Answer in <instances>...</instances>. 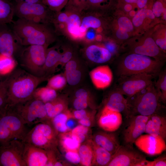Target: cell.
Listing matches in <instances>:
<instances>
[{"label": "cell", "instance_id": "cell-1", "mask_svg": "<svg viewBox=\"0 0 166 166\" xmlns=\"http://www.w3.org/2000/svg\"><path fill=\"white\" fill-rule=\"evenodd\" d=\"M22 69L14 70L6 80L8 107H12L32 97L38 85L44 80Z\"/></svg>", "mask_w": 166, "mask_h": 166}, {"label": "cell", "instance_id": "cell-2", "mask_svg": "<svg viewBox=\"0 0 166 166\" xmlns=\"http://www.w3.org/2000/svg\"><path fill=\"white\" fill-rule=\"evenodd\" d=\"M12 29L22 45H49L55 41L57 34L50 24L18 18L13 21Z\"/></svg>", "mask_w": 166, "mask_h": 166}, {"label": "cell", "instance_id": "cell-3", "mask_svg": "<svg viewBox=\"0 0 166 166\" xmlns=\"http://www.w3.org/2000/svg\"><path fill=\"white\" fill-rule=\"evenodd\" d=\"M164 63L146 56L126 53L117 64V73L119 77L143 73L157 76Z\"/></svg>", "mask_w": 166, "mask_h": 166}, {"label": "cell", "instance_id": "cell-4", "mask_svg": "<svg viewBox=\"0 0 166 166\" xmlns=\"http://www.w3.org/2000/svg\"><path fill=\"white\" fill-rule=\"evenodd\" d=\"M127 99L130 117L136 115L150 116L158 113L161 106L160 95L155 88L154 82Z\"/></svg>", "mask_w": 166, "mask_h": 166}, {"label": "cell", "instance_id": "cell-5", "mask_svg": "<svg viewBox=\"0 0 166 166\" xmlns=\"http://www.w3.org/2000/svg\"><path fill=\"white\" fill-rule=\"evenodd\" d=\"M30 128L8 107L0 116V145L14 140L23 141Z\"/></svg>", "mask_w": 166, "mask_h": 166}, {"label": "cell", "instance_id": "cell-6", "mask_svg": "<svg viewBox=\"0 0 166 166\" xmlns=\"http://www.w3.org/2000/svg\"><path fill=\"white\" fill-rule=\"evenodd\" d=\"M121 48L127 53H133L148 56L159 61H165L166 53L156 45L150 30L139 35L131 37L124 42Z\"/></svg>", "mask_w": 166, "mask_h": 166}, {"label": "cell", "instance_id": "cell-7", "mask_svg": "<svg viewBox=\"0 0 166 166\" xmlns=\"http://www.w3.org/2000/svg\"><path fill=\"white\" fill-rule=\"evenodd\" d=\"M57 134L53 126L46 121L31 128L22 141L46 151L54 149L57 143Z\"/></svg>", "mask_w": 166, "mask_h": 166}, {"label": "cell", "instance_id": "cell-8", "mask_svg": "<svg viewBox=\"0 0 166 166\" xmlns=\"http://www.w3.org/2000/svg\"><path fill=\"white\" fill-rule=\"evenodd\" d=\"M14 1V14L18 18L46 24H53L55 14L42 3Z\"/></svg>", "mask_w": 166, "mask_h": 166}, {"label": "cell", "instance_id": "cell-9", "mask_svg": "<svg viewBox=\"0 0 166 166\" xmlns=\"http://www.w3.org/2000/svg\"><path fill=\"white\" fill-rule=\"evenodd\" d=\"M11 108L29 127L49 120L45 104L33 97L18 103Z\"/></svg>", "mask_w": 166, "mask_h": 166}, {"label": "cell", "instance_id": "cell-10", "mask_svg": "<svg viewBox=\"0 0 166 166\" xmlns=\"http://www.w3.org/2000/svg\"><path fill=\"white\" fill-rule=\"evenodd\" d=\"M48 46L31 45L22 49L20 54L22 64L31 73L42 77Z\"/></svg>", "mask_w": 166, "mask_h": 166}, {"label": "cell", "instance_id": "cell-11", "mask_svg": "<svg viewBox=\"0 0 166 166\" xmlns=\"http://www.w3.org/2000/svg\"><path fill=\"white\" fill-rule=\"evenodd\" d=\"M155 76L146 73L120 76L116 89L128 97H130L153 83Z\"/></svg>", "mask_w": 166, "mask_h": 166}, {"label": "cell", "instance_id": "cell-12", "mask_svg": "<svg viewBox=\"0 0 166 166\" xmlns=\"http://www.w3.org/2000/svg\"><path fill=\"white\" fill-rule=\"evenodd\" d=\"M25 144L14 140L0 145V166H26L24 157Z\"/></svg>", "mask_w": 166, "mask_h": 166}, {"label": "cell", "instance_id": "cell-13", "mask_svg": "<svg viewBox=\"0 0 166 166\" xmlns=\"http://www.w3.org/2000/svg\"><path fill=\"white\" fill-rule=\"evenodd\" d=\"M145 156L133 147L120 145L107 166H144Z\"/></svg>", "mask_w": 166, "mask_h": 166}, {"label": "cell", "instance_id": "cell-14", "mask_svg": "<svg viewBox=\"0 0 166 166\" xmlns=\"http://www.w3.org/2000/svg\"><path fill=\"white\" fill-rule=\"evenodd\" d=\"M8 24H0V53L14 57L20 55L23 46Z\"/></svg>", "mask_w": 166, "mask_h": 166}, {"label": "cell", "instance_id": "cell-15", "mask_svg": "<svg viewBox=\"0 0 166 166\" xmlns=\"http://www.w3.org/2000/svg\"><path fill=\"white\" fill-rule=\"evenodd\" d=\"M150 116L136 115L128 118L129 121L123 132L125 145L133 147L136 140L145 132L146 124Z\"/></svg>", "mask_w": 166, "mask_h": 166}, {"label": "cell", "instance_id": "cell-16", "mask_svg": "<svg viewBox=\"0 0 166 166\" xmlns=\"http://www.w3.org/2000/svg\"><path fill=\"white\" fill-rule=\"evenodd\" d=\"M134 144L141 151L151 156L161 154L166 149L165 140L147 134L141 135Z\"/></svg>", "mask_w": 166, "mask_h": 166}, {"label": "cell", "instance_id": "cell-17", "mask_svg": "<svg viewBox=\"0 0 166 166\" xmlns=\"http://www.w3.org/2000/svg\"><path fill=\"white\" fill-rule=\"evenodd\" d=\"M152 6L138 10L131 19L134 29V36L142 34L160 23L152 11Z\"/></svg>", "mask_w": 166, "mask_h": 166}, {"label": "cell", "instance_id": "cell-18", "mask_svg": "<svg viewBox=\"0 0 166 166\" xmlns=\"http://www.w3.org/2000/svg\"><path fill=\"white\" fill-rule=\"evenodd\" d=\"M65 7L68 13V18L62 34H66L73 40L79 41L82 11L68 5Z\"/></svg>", "mask_w": 166, "mask_h": 166}, {"label": "cell", "instance_id": "cell-19", "mask_svg": "<svg viewBox=\"0 0 166 166\" xmlns=\"http://www.w3.org/2000/svg\"><path fill=\"white\" fill-rule=\"evenodd\" d=\"M122 121L121 113L110 110L104 106L98 119V124L105 131L113 132L119 128Z\"/></svg>", "mask_w": 166, "mask_h": 166}, {"label": "cell", "instance_id": "cell-20", "mask_svg": "<svg viewBox=\"0 0 166 166\" xmlns=\"http://www.w3.org/2000/svg\"><path fill=\"white\" fill-rule=\"evenodd\" d=\"M24 144V157L26 166H46L48 161L47 151Z\"/></svg>", "mask_w": 166, "mask_h": 166}, {"label": "cell", "instance_id": "cell-21", "mask_svg": "<svg viewBox=\"0 0 166 166\" xmlns=\"http://www.w3.org/2000/svg\"><path fill=\"white\" fill-rule=\"evenodd\" d=\"M92 82L98 89H104L109 87L113 79V74L109 66L103 65L93 69L90 73Z\"/></svg>", "mask_w": 166, "mask_h": 166}, {"label": "cell", "instance_id": "cell-22", "mask_svg": "<svg viewBox=\"0 0 166 166\" xmlns=\"http://www.w3.org/2000/svg\"><path fill=\"white\" fill-rule=\"evenodd\" d=\"M154 136H160L166 138V118L158 113L150 116L145 127V132Z\"/></svg>", "mask_w": 166, "mask_h": 166}, {"label": "cell", "instance_id": "cell-23", "mask_svg": "<svg viewBox=\"0 0 166 166\" xmlns=\"http://www.w3.org/2000/svg\"><path fill=\"white\" fill-rule=\"evenodd\" d=\"M124 95L116 89L109 94L105 106L110 110L123 113L128 118L130 115L129 105L127 98Z\"/></svg>", "mask_w": 166, "mask_h": 166}, {"label": "cell", "instance_id": "cell-24", "mask_svg": "<svg viewBox=\"0 0 166 166\" xmlns=\"http://www.w3.org/2000/svg\"><path fill=\"white\" fill-rule=\"evenodd\" d=\"M114 132H99L94 136L93 140L113 155L120 145L118 134Z\"/></svg>", "mask_w": 166, "mask_h": 166}, {"label": "cell", "instance_id": "cell-25", "mask_svg": "<svg viewBox=\"0 0 166 166\" xmlns=\"http://www.w3.org/2000/svg\"><path fill=\"white\" fill-rule=\"evenodd\" d=\"M85 53L89 60L98 64L108 62L113 56V54L105 46L94 44L87 47Z\"/></svg>", "mask_w": 166, "mask_h": 166}, {"label": "cell", "instance_id": "cell-26", "mask_svg": "<svg viewBox=\"0 0 166 166\" xmlns=\"http://www.w3.org/2000/svg\"><path fill=\"white\" fill-rule=\"evenodd\" d=\"M151 36L158 46L166 52V26L165 24L159 23L150 30Z\"/></svg>", "mask_w": 166, "mask_h": 166}, {"label": "cell", "instance_id": "cell-27", "mask_svg": "<svg viewBox=\"0 0 166 166\" xmlns=\"http://www.w3.org/2000/svg\"><path fill=\"white\" fill-rule=\"evenodd\" d=\"M14 14V0H0V24L13 22Z\"/></svg>", "mask_w": 166, "mask_h": 166}, {"label": "cell", "instance_id": "cell-28", "mask_svg": "<svg viewBox=\"0 0 166 166\" xmlns=\"http://www.w3.org/2000/svg\"><path fill=\"white\" fill-rule=\"evenodd\" d=\"M78 152L82 165L85 166L93 165L94 153L92 141L80 145Z\"/></svg>", "mask_w": 166, "mask_h": 166}, {"label": "cell", "instance_id": "cell-29", "mask_svg": "<svg viewBox=\"0 0 166 166\" xmlns=\"http://www.w3.org/2000/svg\"><path fill=\"white\" fill-rule=\"evenodd\" d=\"M61 53L53 47L47 49L45 62L43 69V74L45 72L53 71L59 65Z\"/></svg>", "mask_w": 166, "mask_h": 166}, {"label": "cell", "instance_id": "cell-30", "mask_svg": "<svg viewBox=\"0 0 166 166\" xmlns=\"http://www.w3.org/2000/svg\"><path fill=\"white\" fill-rule=\"evenodd\" d=\"M72 114L65 110L50 120L54 129L58 134L64 133L69 129L66 123L68 120L73 117Z\"/></svg>", "mask_w": 166, "mask_h": 166}, {"label": "cell", "instance_id": "cell-31", "mask_svg": "<svg viewBox=\"0 0 166 166\" xmlns=\"http://www.w3.org/2000/svg\"><path fill=\"white\" fill-rule=\"evenodd\" d=\"M47 117L49 120L66 110L64 100L57 96L52 101L45 103Z\"/></svg>", "mask_w": 166, "mask_h": 166}, {"label": "cell", "instance_id": "cell-32", "mask_svg": "<svg viewBox=\"0 0 166 166\" xmlns=\"http://www.w3.org/2000/svg\"><path fill=\"white\" fill-rule=\"evenodd\" d=\"M92 143L94 153L93 165L107 166L111 160L113 155L105 149L97 145L93 141H92Z\"/></svg>", "mask_w": 166, "mask_h": 166}, {"label": "cell", "instance_id": "cell-33", "mask_svg": "<svg viewBox=\"0 0 166 166\" xmlns=\"http://www.w3.org/2000/svg\"><path fill=\"white\" fill-rule=\"evenodd\" d=\"M56 90L47 86L37 88L32 97L40 100L45 104L50 101L57 97Z\"/></svg>", "mask_w": 166, "mask_h": 166}, {"label": "cell", "instance_id": "cell-34", "mask_svg": "<svg viewBox=\"0 0 166 166\" xmlns=\"http://www.w3.org/2000/svg\"><path fill=\"white\" fill-rule=\"evenodd\" d=\"M166 0H154L151 10L160 23L165 24L166 21Z\"/></svg>", "mask_w": 166, "mask_h": 166}, {"label": "cell", "instance_id": "cell-35", "mask_svg": "<svg viewBox=\"0 0 166 166\" xmlns=\"http://www.w3.org/2000/svg\"><path fill=\"white\" fill-rule=\"evenodd\" d=\"M16 65V61L13 57L0 53V76L10 73L14 70Z\"/></svg>", "mask_w": 166, "mask_h": 166}, {"label": "cell", "instance_id": "cell-36", "mask_svg": "<svg viewBox=\"0 0 166 166\" xmlns=\"http://www.w3.org/2000/svg\"><path fill=\"white\" fill-rule=\"evenodd\" d=\"M113 24L129 33L132 37L134 36V29L131 19L127 15H120Z\"/></svg>", "mask_w": 166, "mask_h": 166}, {"label": "cell", "instance_id": "cell-37", "mask_svg": "<svg viewBox=\"0 0 166 166\" xmlns=\"http://www.w3.org/2000/svg\"><path fill=\"white\" fill-rule=\"evenodd\" d=\"M59 138L61 145L66 151H78L81 144L73 139L69 133L60 134Z\"/></svg>", "mask_w": 166, "mask_h": 166}, {"label": "cell", "instance_id": "cell-38", "mask_svg": "<svg viewBox=\"0 0 166 166\" xmlns=\"http://www.w3.org/2000/svg\"><path fill=\"white\" fill-rule=\"evenodd\" d=\"M114 2V0H88L84 10H104L111 7Z\"/></svg>", "mask_w": 166, "mask_h": 166}, {"label": "cell", "instance_id": "cell-39", "mask_svg": "<svg viewBox=\"0 0 166 166\" xmlns=\"http://www.w3.org/2000/svg\"><path fill=\"white\" fill-rule=\"evenodd\" d=\"M158 78L154 84L156 90L160 95L161 101L164 103L166 101V71H160L158 75Z\"/></svg>", "mask_w": 166, "mask_h": 166}, {"label": "cell", "instance_id": "cell-40", "mask_svg": "<svg viewBox=\"0 0 166 166\" xmlns=\"http://www.w3.org/2000/svg\"><path fill=\"white\" fill-rule=\"evenodd\" d=\"M66 82L65 77L61 74H58L50 78L46 86L56 90L63 88Z\"/></svg>", "mask_w": 166, "mask_h": 166}, {"label": "cell", "instance_id": "cell-41", "mask_svg": "<svg viewBox=\"0 0 166 166\" xmlns=\"http://www.w3.org/2000/svg\"><path fill=\"white\" fill-rule=\"evenodd\" d=\"M69 0H42V3L51 10L57 12L61 10L67 5Z\"/></svg>", "mask_w": 166, "mask_h": 166}, {"label": "cell", "instance_id": "cell-42", "mask_svg": "<svg viewBox=\"0 0 166 166\" xmlns=\"http://www.w3.org/2000/svg\"><path fill=\"white\" fill-rule=\"evenodd\" d=\"M65 75L67 82L71 85H77L81 79V72L76 69L65 71Z\"/></svg>", "mask_w": 166, "mask_h": 166}, {"label": "cell", "instance_id": "cell-43", "mask_svg": "<svg viewBox=\"0 0 166 166\" xmlns=\"http://www.w3.org/2000/svg\"><path fill=\"white\" fill-rule=\"evenodd\" d=\"M166 157L165 155L160 156L152 161H145L144 166H166Z\"/></svg>", "mask_w": 166, "mask_h": 166}, {"label": "cell", "instance_id": "cell-44", "mask_svg": "<svg viewBox=\"0 0 166 166\" xmlns=\"http://www.w3.org/2000/svg\"><path fill=\"white\" fill-rule=\"evenodd\" d=\"M65 157L68 161L73 164L80 163V157L78 151H67Z\"/></svg>", "mask_w": 166, "mask_h": 166}, {"label": "cell", "instance_id": "cell-45", "mask_svg": "<svg viewBox=\"0 0 166 166\" xmlns=\"http://www.w3.org/2000/svg\"><path fill=\"white\" fill-rule=\"evenodd\" d=\"M88 99L76 98L73 102V106L76 110L83 109L88 106Z\"/></svg>", "mask_w": 166, "mask_h": 166}, {"label": "cell", "instance_id": "cell-46", "mask_svg": "<svg viewBox=\"0 0 166 166\" xmlns=\"http://www.w3.org/2000/svg\"><path fill=\"white\" fill-rule=\"evenodd\" d=\"M88 1V0H69L67 4L82 11L85 9Z\"/></svg>", "mask_w": 166, "mask_h": 166}, {"label": "cell", "instance_id": "cell-47", "mask_svg": "<svg viewBox=\"0 0 166 166\" xmlns=\"http://www.w3.org/2000/svg\"><path fill=\"white\" fill-rule=\"evenodd\" d=\"M73 56V53L70 50H66L61 53L59 65H64L71 60Z\"/></svg>", "mask_w": 166, "mask_h": 166}, {"label": "cell", "instance_id": "cell-48", "mask_svg": "<svg viewBox=\"0 0 166 166\" xmlns=\"http://www.w3.org/2000/svg\"><path fill=\"white\" fill-rule=\"evenodd\" d=\"M89 130V127L81 124L73 128L69 133L71 134H82L87 135Z\"/></svg>", "mask_w": 166, "mask_h": 166}, {"label": "cell", "instance_id": "cell-49", "mask_svg": "<svg viewBox=\"0 0 166 166\" xmlns=\"http://www.w3.org/2000/svg\"><path fill=\"white\" fill-rule=\"evenodd\" d=\"M72 115L73 117L78 120L85 117H90L89 113L85 109L76 110Z\"/></svg>", "mask_w": 166, "mask_h": 166}, {"label": "cell", "instance_id": "cell-50", "mask_svg": "<svg viewBox=\"0 0 166 166\" xmlns=\"http://www.w3.org/2000/svg\"><path fill=\"white\" fill-rule=\"evenodd\" d=\"M117 7L118 8L121 9L122 11L125 13H128L132 10H134L135 7H136V5L130 3L117 5Z\"/></svg>", "mask_w": 166, "mask_h": 166}, {"label": "cell", "instance_id": "cell-51", "mask_svg": "<svg viewBox=\"0 0 166 166\" xmlns=\"http://www.w3.org/2000/svg\"><path fill=\"white\" fill-rule=\"evenodd\" d=\"M153 0H137L136 6L138 10L147 7Z\"/></svg>", "mask_w": 166, "mask_h": 166}, {"label": "cell", "instance_id": "cell-52", "mask_svg": "<svg viewBox=\"0 0 166 166\" xmlns=\"http://www.w3.org/2000/svg\"><path fill=\"white\" fill-rule=\"evenodd\" d=\"M76 98H82L88 99L89 96L86 91L83 89L77 90L75 93Z\"/></svg>", "mask_w": 166, "mask_h": 166}, {"label": "cell", "instance_id": "cell-53", "mask_svg": "<svg viewBox=\"0 0 166 166\" xmlns=\"http://www.w3.org/2000/svg\"><path fill=\"white\" fill-rule=\"evenodd\" d=\"M77 63L75 61L70 60L65 64V71L77 69Z\"/></svg>", "mask_w": 166, "mask_h": 166}, {"label": "cell", "instance_id": "cell-54", "mask_svg": "<svg viewBox=\"0 0 166 166\" xmlns=\"http://www.w3.org/2000/svg\"><path fill=\"white\" fill-rule=\"evenodd\" d=\"M90 117H85L78 120V122L81 125L90 127L92 124L93 121L90 120Z\"/></svg>", "mask_w": 166, "mask_h": 166}, {"label": "cell", "instance_id": "cell-55", "mask_svg": "<svg viewBox=\"0 0 166 166\" xmlns=\"http://www.w3.org/2000/svg\"><path fill=\"white\" fill-rule=\"evenodd\" d=\"M137 0H118L117 5L130 3L136 5Z\"/></svg>", "mask_w": 166, "mask_h": 166}, {"label": "cell", "instance_id": "cell-56", "mask_svg": "<svg viewBox=\"0 0 166 166\" xmlns=\"http://www.w3.org/2000/svg\"><path fill=\"white\" fill-rule=\"evenodd\" d=\"M14 1L24 2L28 3H42V0H14Z\"/></svg>", "mask_w": 166, "mask_h": 166}, {"label": "cell", "instance_id": "cell-57", "mask_svg": "<svg viewBox=\"0 0 166 166\" xmlns=\"http://www.w3.org/2000/svg\"><path fill=\"white\" fill-rule=\"evenodd\" d=\"M70 119L68 120L66 123V126L69 130L71 128H73L75 124L73 121L72 120H70Z\"/></svg>", "mask_w": 166, "mask_h": 166}, {"label": "cell", "instance_id": "cell-58", "mask_svg": "<svg viewBox=\"0 0 166 166\" xmlns=\"http://www.w3.org/2000/svg\"><path fill=\"white\" fill-rule=\"evenodd\" d=\"M137 11H136L134 9L132 10L128 13V16L132 19L135 16Z\"/></svg>", "mask_w": 166, "mask_h": 166}, {"label": "cell", "instance_id": "cell-59", "mask_svg": "<svg viewBox=\"0 0 166 166\" xmlns=\"http://www.w3.org/2000/svg\"><path fill=\"white\" fill-rule=\"evenodd\" d=\"M4 110V111H0V116L2 115V114L4 112V111L5 110Z\"/></svg>", "mask_w": 166, "mask_h": 166}]
</instances>
